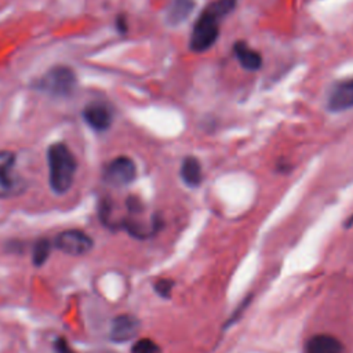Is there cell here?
<instances>
[{
  "label": "cell",
  "instance_id": "obj_1",
  "mask_svg": "<svg viewBox=\"0 0 353 353\" xmlns=\"http://www.w3.org/2000/svg\"><path fill=\"white\" fill-rule=\"evenodd\" d=\"M237 0H215L196 19L190 34V48L203 52L211 48L219 36L221 21L236 7Z\"/></svg>",
  "mask_w": 353,
  "mask_h": 353
},
{
  "label": "cell",
  "instance_id": "obj_2",
  "mask_svg": "<svg viewBox=\"0 0 353 353\" xmlns=\"http://www.w3.org/2000/svg\"><path fill=\"white\" fill-rule=\"evenodd\" d=\"M50 186L54 193H66L74 181L76 175V157L72 150L62 142L52 143L47 150Z\"/></svg>",
  "mask_w": 353,
  "mask_h": 353
},
{
  "label": "cell",
  "instance_id": "obj_3",
  "mask_svg": "<svg viewBox=\"0 0 353 353\" xmlns=\"http://www.w3.org/2000/svg\"><path fill=\"white\" fill-rule=\"evenodd\" d=\"M76 74L68 66H54L36 83V88L52 97H68L74 91Z\"/></svg>",
  "mask_w": 353,
  "mask_h": 353
},
{
  "label": "cell",
  "instance_id": "obj_4",
  "mask_svg": "<svg viewBox=\"0 0 353 353\" xmlns=\"http://www.w3.org/2000/svg\"><path fill=\"white\" fill-rule=\"evenodd\" d=\"M15 154L0 150V199H8L23 190V181L15 172Z\"/></svg>",
  "mask_w": 353,
  "mask_h": 353
},
{
  "label": "cell",
  "instance_id": "obj_5",
  "mask_svg": "<svg viewBox=\"0 0 353 353\" xmlns=\"http://www.w3.org/2000/svg\"><path fill=\"white\" fill-rule=\"evenodd\" d=\"M54 245L57 250L62 251L63 254L72 255V256H80L92 250L94 241L90 234L80 229H68L61 232L55 240Z\"/></svg>",
  "mask_w": 353,
  "mask_h": 353
},
{
  "label": "cell",
  "instance_id": "obj_6",
  "mask_svg": "<svg viewBox=\"0 0 353 353\" xmlns=\"http://www.w3.org/2000/svg\"><path fill=\"white\" fill-rule=\"evenodd\" d=\"M103 181L114 188L131 183L137 176L135 163L127 156H119L110 160L103 168Z\"/></svg>",
  "mask_w": 353,
  "mask_h": 353
},
{
  "label": "cell",
  "instance_id": "obj_7",
  "mask_svg": "<svg viewBox=\"0 0 353 353\" xmlns=\"http://www.w3.org/2000/svg\"><path fill=\"white\" fill-rule=\"evenodd\" d=\"M327 108L331 112H343L353 108V79L336 81L327 98Z\"/></svg>",
  "mask_w": 353,
  "mask_h": 353
},
{
  "label": "cell",
  "instance_id": "obj_8",
  "mask_svg": "<svg viewBox=\"0 0 353 353\" xmlns=\"http://www.w3.org/2000/svg\"><path fill=\"white\" fill-rule=\"evenodd\" d=\"M85 123L95 131H105L110 127L113 113L110 108L103 102H91L83 110Z\"/></svg>",
  "mask_w": 353,
  "mask_h": 353
},
{
  "label": "cell",
  "instance_id": "obj_9",
  "mask_svg": "<svg viewBox=\"0 0 353 353\" xmlns=\"http://www.w3.org/2000/svg\"><path fill=\"white\" fill-rule=\"evenodd\" d=\"M139 331V320L132 314H119L113 319L110 325V339L121 343L132 339Z\"/></svg>",
  "mask_w": 353,
  "mask_h": 353
},
{
  "label": "cell",
  "instance_id": "obj_10",
  "mask_svg": "<svg viewBox=\"0 0 353 353\" xmlns=\"http://www.w3.org/2000/svg\"><path fill=\"white\" fill-rule=\"evenodd\" d=\"M342 342L327 334H319L312 336L305 346V353H343Z\"/></svg>",
  "mask_w": 353,
  "mask_h": 353
},
{
  "label": "cell",
  "instance_id": "obj_11",
  "mask_svg": "<svg viewBox=\"0 0 353 353\" xmlns=\"http://www.w3.org/2000/svg\"><path fill=\"white\" fill-rule=\"evenodd\" d=\"M233 52L239 63L247 70H258L262 65L261 54L244 41H236L233 46Z\"/></svg>",
  "mask_w": 353,
  "mask_h": 353
},
{
  "label": "cell",
  "instance_id": "obj_12",
  "mask_svg": "<svg viewBox=\"0 0 353 353\" xmlns=\"http://www.w3.org/2000/svg\"><path fill=\"white\" fill-rule=\"evenodd\" d=\"M194 8V0H171L167 10V22L170 25H179L183 22Z\"/></svg>",
  "mask_w": 353,
  "mask_h": 353
},
{
  "label": "cell",
  "instance_id": "obj_13",
  "mask_svg": "<svg viewBox=\"0 0 353 353\" xmlns=\"http://www.w3.org/2000/svg\"><path fill=\"white\" fill-rule=\"evenodd\" d=\"M181 176L183 182L189 186H197L200 185L203 179V172H201V164L196 157H185L181 165Z\"/></svg>",
  "mask_w": 353,
  "mask_h": 353
},
{
  "label": "cell",
  "instance_id": "obj_14",
  "mask_svg": "<svg viewBox=\"0 0 353 353\" xmlns=\"http://www.w3.org/2000/svg\"><path fill=\"white\" fill-rule=\"evenodd\" d=\"M51 243L48 239H39L34 244H33V250H32V262L34 266H41L46 263V261L50 256L51 252Z\"/></svg>",
  "mask_w": 353,
  "mask_h": 353
},
{
  "label": "cell",
  "instance_id": "obj_15",
  "mask_svg": "<svg viewBox=\"0 0 353 353\" xmlns=\"http://www.w3.org/2000/svg\"><path fill=\"white\" fill-rule=\"evenodd\" d=\"M131 353H161V349L154 341L149 338H141L132 345Z\"/></svg>",
  "mask_w": 353,
  "mask_h": 353
},
{
  "label": "cell",
  "instance_id": "obj_16",
  "mask_svg": "<svg viewBox=\"0 0 353 353\" xmlns=\"http://www.w3.org/2000/svg\"><path fill=\"white\" fill-rule=\"evenodd\" d=\"M172 285H174V281L170 280V279H160L156 281L154 284V290L159 295L161 296H170L171 294V290H172Z\"/></svg>",
  "mask_w": 353,
  "mask_h": 353
},
{
  "label": "cell",
  "instance_id": "obj_17",
  "mask_svg": "<svg viewBox=\"0 0 353 353\" xmlns=\"http://www.w3.org/2000/svg\"><path fill=\"white\" fill-rule=\"evenodd\" d=\"M54 350H55L57 353H76V352L70 347V345L68 343V341H65L63 338H58V339L55 341V343H54Z\"/></svg>",
  "mask_w": 353,
  "mask_h": 353
},
{
  "label": "cell",
  "instance_id": "obj_18",
  "mask_svg": "<svg viewBox=\"0 0 353 353\" xmlns=\"http://www.w3.org/2000/svg\"><path fill=\"white\" fill-rule=\"evenodd\" d=\"M116 26H117V30L120 33H125L127 32V21H125V17L123 14L116 18Z\"/></svg>",
  "mask_w": 353,
  "mask_h": 353
}]
</instances>
